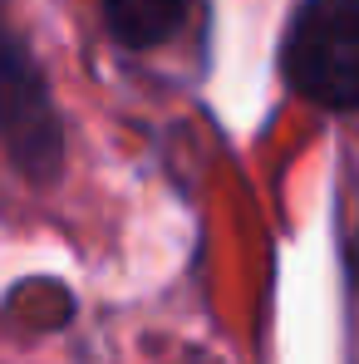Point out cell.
I'll return each mask as SVG.
<instances>
[{
    "instance_id": "cell-1",
    "label": "cell",
    "mask_w": 359,
    "mask_h": 364,
    "mask_svg": "<svg viewBox=\"0 0 359 364\" xmlns=\"http://www.w3.org/2000/svg\"><path fill=\"white\" fill-rule=\"evenodd\" d=\"M0 153L35 187H55L69 163L64 114L40 55L20 35L10 0H0Z\"/></svg>"
},
{
    "instance_id": "cell-2",
    "label": "cell",
    "mask_w": 359,
    "mask_h": 364,
    "mask_svg": "<svg viewBox=\"0 0 359 364\" xmlns=\"http://www.w3.org/2000/svg\"><path fill=\"white\" fill-rule=\"evenodd\" d=\"M281 79L320 114H359V0H300L281 35Z\"/></svg>"
},
{
    "instance_id": "cell-3",
    "label": "cell",
    "mask_w": 359,
    "mask_h": 364,
    "mask_svg": "<svg viewBox=\"0 0 359 364\" xmlns=\"http://www.w3.org/2000/svg\"><path fill=\"white\" fill-rule=\"evenodd\" d=\"M104 10V25H109V40L128 50V55H148V50H163L173 45L197 0H99Z\"/></svg>"
},
{
    "instance_id": "cell-4",
    "label": "cell",
    "mask_w": 359,
    "mask_h": 364,
    "mask_svg": "<svg viewBox=\"0 0 359 364\" xmlns=\"http://www.w3.org/2000/svg\"><path fill=\"white\" fill-rule=\"evenodd\" d=\"M345 256H350V276H355V286H359V232L345 242Z\"/></svg>"
}]
</instances>
